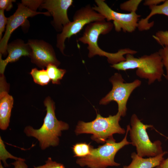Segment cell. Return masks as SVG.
<instances>
[{
	"label": "cell",
	"instance_id": "cell-1",
	"mask_svg": "<svg viewBox=\"0 0 168 168\" xmlns=\"http://www.w3.org/2000/svg\"><path fill=\"white\" fill-rule=\"evenodd\" d=\"M114 27L113 23L105 19L91 22L86 26L82 35L78 40L83 44L87 45L89 58L96 55L105 57L108 62L113 65L125 60L124 55H134L137 53L136 51L130 49L124 48L120 49L116 53H110L103 50L99 47L98 40L99 36L109 33Z\"/></svg>",
	"mask_w": 168,
	"mask_h": 168
},
{
	"label": "cell",
	"instance_id": "cell-2",
	"mask_svg": "<svg viewBox=\"0 0 168 168\" xmlns=\"http://www.w3.org/2000/svg\"><path fill=\"white\" fill-rule=\"evenodd\" d=\"M44 104L46 108V114L42 125L38 129L27 126L24 129L27 136L33 137L38 140L42 150L50 146H58L62 131L68 130L69 128L68 124L58 120L56 118L54 104L49 97L45 99Z\"/></svg>",
	"mask_w": 168,
	"mask_h": 168
},
{
	"label": "cell",
	"instance_id": "cell-3",
	"mask_svg": "<svg viewBox=\"0 0 168 168\" xmlns=\"http://www.w3.org/2000/svg\"><path fill=\"white\" fill-rule=\"evenodd\" d=\"M133 55L128 54L125 60L111 65L118 70L126 71L137 69L136 75L140 78L147 79L148 85L156 80L160 82L164 74V65L158 52L149 55H144L135 58Z\"/></svg>",
	"mask_w": 168,
	"mask_h": 168
},
{
	"label": "cell",
	"instance_id": "cell-4",
	"mask_svg": "<svg viewBox=\"0 0 168 168\" xmlns=\"http://www.w3.org/2000/svg\"><path fill=\"white\" fill-rule=\"evenodd\" d=\"M130 128L129 124L127 126L126 134L123 139L117 142L112 137L108 139L105 143L97 148L92 149L88 156L78 158L76 163L81 167L89 168H106L108 166H118L120 164L114 161L117 152L126 145L131 144L127 140L128 133Z\"/></svg>",
	"mask_w": 168,
	"mask_h": 168
},
{
	"label": "cell",
	"instance_id": "cell-5",
	"mask_svg": "<svg viewBox=\"0 0 168 168\" xmlns=\"http://www.w3.org/2000/svg\"><path fill=\"white\" fill-rule=\"evenodd\" d=\"M121 117L118 112L107 117H104L98 114L96 119L92 121H79L76 126L75 133L77 135L91 134L93 140L98 143H105L108 139L113 137L114 134H124L126 132L119 124Z\"/></svg>",
	"mask_w": 168,
	"mask_h": 168
},
{
	"label": "cell",
	"instance_id": "cell-6",
	"mask_svg": "<svg viewBox=\"0 0 168 168\" xmlns=\"http://www.w3.org/2000/svg\"><path fill=\"white\" fill-rule=\"evenodd\" d=\"M153 127L143 124L135 114L131 117L129 131L131 143L136 147L137 154L141 157H154L164 152L160 141L152 142L150 139L146 130Z\"/></svg>",
	"mask_w": 168,
	"mask_h": 168
},
{
	"label": "cell",
	"instance_id": "cell-7",
	"mask_svg": "<svg viewBox=\"0 0 168 168\" xmlns=\"http://www.w3.org/2000/svg\"><path fill=\"white\" fill-rule=\"evenodd\" d=\"M102 15L95 11L90 4H87L77 10L74 13L73 20L63 26L60 33L56 36L57 47L63 54L65 49V42L79 32L84 27L91 22L105 20Z\"/></svg>",
	"mask_w": 168,
	"mask_h": 168
},
{
	"label": "cell",
	"instance_id": "cell-8",
	"mask_svg": "<svg viewBox=\"0 0 168 168\" xmlns=\"http://www.w3.org/2000/svg\"><path fill=\"white\" fill-rule=\"evenodd\" d=\"M112 84L111 90L100 101L101 105H107L111 101L116 102L118 105V112L121 116L126 114L127 104L133 91L142 83L141 81L136 79L132 82H124L121 74L115 73L110 79Z\"/></svg>",
	"mask_w": 168,
	"mask_h": 168
},
{
	"label": "cell",
	"instance_id": "cell-9",
	"mask_svg": "<svg viewBox=\"0 0 168 168\" xmlns=\"http://www.w3.org/2000/svg\"><path fill=\"white\" fill-rule=\"evenodd\" d=\"M93 9L103 16L108 21H113L115 30L132 32L138 28V18L140 16L136 12L124 13L112 10L104 0H95Z\"/></svg>",
	"mask_w": 168,
	"mask_h": 168
},
{
	"label": "cell",
	"instance_id": "cell-10",
	"mask_svg": "<svg viewBox=\"0 0 168 168\" xmlns=\"http://www.w3.org/2000/svg\"><path fill=\"white\" fill-rule=\"evenodd\" d=\"M17 5L18 8L15 12L8 18L5 34L0 40V54L2 55H6L7 53L8 42L13 32L26 23L28 18L40 14L50 16L48 12H37L31 10L22 3H19Z\"/></svg>",
	"mask_w": 168,
	"mask_h": 168
},
{
	"label": "cell",
	"instance_id": "cell-11",
	"mask_svg": "<svg viewBox=\"0 0 168 168\" xmlns=\"http://www.w3.org/2000/svg\"><path fill=\"white\" fill-rule=\"evenodd\" d=\"M27 43L31 49L30 57L32 62L40 68L46 67L50 64L57 67L59 65L60 62L50 44L42 40L35 39L29 40Z\"/></svg>",
	"mask_w": 168,
	"mask_h": 168
},
{
	"label": "cell",
	"instance_id": "cell-12",
	"mask_svg": "<svg viewBox=\"0 0 168 168\" xmlns=\"http://www.w3.org/2000/svg\"><path fill=\"white\" fill-rule=\"evenodd\" d=\"M73 2L72 0H44L40 8L48 10L53 17L51 24L57 31L61 32L63 26L71 21L67 12Z\"/></svg>",
	"mask_w": 168,
	"mask_h": 168
},
{
	"label": "cell",
	"instance_id": "cell-13",
	"mask_svg": "<svg viewBox=\"0 0 168 168\" xmlns=\"http://www.w3.org/2000/svg\"><path fill=\"white\" fill-rule=\"evenodd\" d=\"M31 49L27 43L20 39H17L8 44L7 52L8 55L5 59L2 58L0 54V72L3 75L5 69L9 63L16 61L23 56L30 57Z\"/></svg>",
	"mask_w": 168,
	"mask_h": 168
},
{
	"label": "cell",
	"instance_id": "cell-14",
	"mask_svg": "<svg viewBox=\"0 0 168 168\" xmlns=\"http://www.w3.org/2000/svg\"><path fill=\"white\" fill-rule=\"evenodd\" d=\"M0 128L4 130L9 126L14 100L7 91V84L3 75L0 77Z\"/></svg>",
	"mask_w": 168,
	"mask_h": 168
},
{
	"label": "cell",
	"instance_id": "cell-15",
	"mask_svg": "<svg viewBox=\"0 0 168 168\" xmlns=\"http://www.w3.org/2000/svg\"><path fill=\"white\" fill-rule=\"evenodd\" d=\"M167 151L157 156L148 158H143L139 156L135 152L131 154L132 161L128 166H125L123 168H153L160 166L164 160L163 156L167 153Z\"/></svg>",
	"mask_w": 168,
	"mask_h": 168
},
{
	"label": "cell",
	"instance_id": "cell-16",
	"mask_svg": "<svg viewBox=\"0 0 168 168\" xmlns=\"http://www.w3.org/2000/svg\"><path fill=\"white\" fill-rule=\"evenodd\" d=\"M151 12L145 18H142L138 21V28L140 31L150 29L154 25V22L149 23V19L156 14L164 15L168 17V0H165L161 4L149 7Z\"/></svg>",
	"mask_w": 168,
	"mask_h": 168
},
{
	"label": "cell",
	"instance_id": "cell-17",
	"mask_svg": "<svg viewBox=\"0 0 168 168\" xmlns=\"http://www.w3.org/2000/svg\"><path fill=\"white\" fill-rule=\"evenodd\" d=\"M56 65L50 64L46 67L47 71L49 76L52 82L54 84H58L66 72L65 70L58 68Z\"/></svg>",
	"mask_w": 168,
	"mask_h": 168
},
{
	"label": "cell",
	"instance_id": "cell-18",
	"mask_svg": "<svg viewBox=\"0 0 168 168\" xmlns=\"http://www.w3.org/2000/svg\"><path fill=\"white\" fill-rule=\"evenodd\" d=\"M30 74L33 77L34 82L40 85H46L50 80L46 69H42L39 70L36 68H34L32 69Z\"/></svg>",
	"mask_w": 168,
	"mask_h": 168
},
{
	"label": "cell",
	"instance_id": "cell-19",
	"mask_svg": "<svg viewBox=\"0 0 168 168\" xmlns=\"http://www.w3.org/2000/svg\"><path fill=\"white\" fill-rule=\"evenodd\" d=\"M93 147L86 143H80L73 145L72 148L74 156L79 158L86 156L89 155Z\"/></svg>",
	"mask_w": 168,
	"mask_h": 168
},
{
	"label": "cell",
	"instance_id": "cell-20",
	"mask_svg": "<svg viewBox=\"0 0 168 168\" xmlns=\"http://www.w3.org/2000/svg\"><path fill=\"white\" fill-rule=\"evenodd\" d=\"M3 141L1 137H0V160L2 161L4 164L5 167H7L8 165L6 162V160L8 158L16 160H22V159L20 158H18L15 156L6 149Z\"/></svg>",
	"mask_w": 168,
	"mask_h": 168
},
{
	"label": "cell",
	"instance_id": "cell-21",
	"mask_svg": "<svg viewBox=\"0 0 168 168\" xmlns=\"http://www.w3.org/2000/svg\"><path fill=\"white\" fill-rule=\"evenodd\" d=\"M141 0H130L121 3L120 9L123 10L129 11L130 12H136L138 7L141 2Z\"/></svg>",
	"mask_w": 168,
	"mask_h": 168
},
{
	"label": "cell",
	"instance_id": "cell-22",
	"mask_svg": "<svg viewBox=\"0 0 168 168\" xmlns=\"http://www.w3.org/2000/svg\"><path fill=\"white\" fill-rule=\"evenodd\" d=\"M152 36L156 41L163 47L168 46V31H158Z\"/></svg>",
	"mask_w": 168,
	"mask_h": 168
},
{
	"label": "cell",
	"instance_id": "cell-23",
	"mask_svg": "<svg viewBox=\"0 0 168 168\" xmlns=\"http://www.w3.org/2000/svg\"><path fill=\"white\" fill-rule=\"evenodd\" d=\"M158 52L166 69V74H164L163 76L168 81V46H163L159 50Z\"/></svg>",
	"mask_w": 168,
	"mask_h": 168
},
{
	"label": "cell",
	"instance_id": "cell-24",
	"mask_svg": "<svg viewBox=\"0 0 168 168\" xmlns=\"http://www.w3.org/2000/svg\"><path fill=\"white\" fill-rule=\"evenodd\" d=\"M34 168H65L64 165L52 161L50 157H49L46 161L45 164L43 165L34 166Z\"/></svg>",
	"mask_w": 168,
	"mask_h": 168
},
{
	"label": "cell",
	"instance_id": "cell-25",
	"mask_svg": "<svg viewBox=\"0 0 168 168\" xmlns=\"http://www.w3.org/2000/svg\"><path fill=\"white\" fill-rule=\"evenodd\" d=\"M44 0H22L21 3L31 10L36 11L40 7Z\"/></svg>",
	"mask_w": 168,
	"mask_h": 168
},
{
	"label": "cell",
	"instance_id": "cell-26",
	"mask_svg": "<svg viewBox=\"0 0 168 168\" xmlns=\"http://www.w3.org/2000/svg\"><path fill=\"white\" fill-rule=\"evenodd\" d=\"M8 18L6 17L4 15V11L0 10V40L2 39L3 32L5 31L7 25Z\"/></svg>",
	"mask_w": 168,
	"mask_h": 168
},
{
	"label": "cell",
	"instance_id": "cell-27",
	"mask_svg": "<svg viewBox=\"0 0 168 168\" xmlns=\"http://www.w3.org/2000/svg\"><path fill=\"white\" fill-rule=\"evenodd\" d=\"M15 1L14 0H0V10L10 11L13 7L12 2Z\"/></svg>",
	"mask_w": 168,
	"mask_h": 168
},
{
	"label": "cell",
	"instance_id": "cell-28",
	"mask_svg": "<svg viewBox=\"0 0 168 168\" xmlns=\"http://www.w3.org/2000/svg\"><path fill=\"white\" fill-rule=\"evenodd\" d=\"M25 161L24 159L16 160L12 164L14 166V168H28Z\"/></svg>",
	"mask_w": 168,
	"mask_h": 168
},
{
	"label": "cell",
	"instance_id": "cell-29",
	"mask_svg": "<svg viewBox=\"0 0 168 168\" xmlns=\"http://www.w3.org/2000/svg\"><path fill=\"white\" fill-rule=\"evenodd\" d=\"M165 0H146L143 3L144 5L149 7L155 6L162 2H164Z\"/></svg>",
	"mask_w": 168,
	"mask_h": 168
},
{
	"label": "cell",
	"instance_id": "cell-30",
	"mask_svg": "<svg viewBox=\"0 0 168 168\" xmlns=\"http://www.w3.org/2000/svg\"><path fill=\"white\" fill-rule=\"evenodd\" d=\"M159 166L160 168H168V157L164 159Z\"/></svg>",
	"mask_w": 168,
	"mask_h": 168
},
{
	"label": "cell",
	"instance_id": "cell-31",
	"mask_svg": "<svg viewBox=\"0 0 168 168\" xmlns=\"http://www.w3.org/2000/svg\"><path fill=\"white\" fill-rule=\"evenodd\" d=\"M0 168H4L1 163V162H0Z\"/></svg>",
	"mask_w": 168,
	"mask_h": 168
},
{
	"label": "cell",
	"instance_id": "cell-32",
	"mask_svg": "<svg viewBox=\"0 0 168 168\" xmlns=\"http://www.w3.org/2000/svg\"><path fill=\"white\" fill-rule=\"evenodd\" d=\"M156 168H160V166H158L156 167Z\"/></svg>",
	"mask_w": 168,
	"mask_h": 168
}]
</instances>
